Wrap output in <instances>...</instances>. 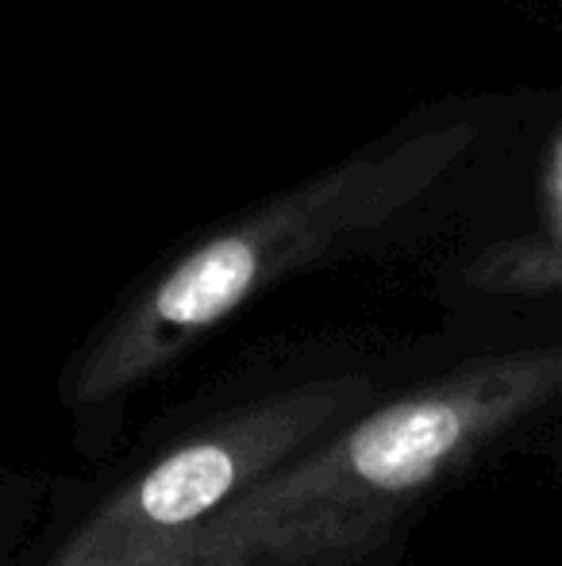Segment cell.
I'll use <instances>...</instances> for the list:
<instances>
[{
	"instance_id": "6da1fadb",
	"label": "cell",
	"mask_w": 562,
	"mask_h": 566,
	"mask_svg": "<svg viewBox=\"0 0 562 566\" xmlns=\"http://www.w3.org/2000/svg\"><path fill=\"white\" fill-rule=\"evenodd\" d=\"M559 405L562 339L455 366L339 424L162 555L227 566H351L374 555L439 485Z\"/></svg>"
},
{
	"instance_id": "7a4b0ae2",
	"label": "cell",
	"mask_w": 562,
	"mask_h": 566,
	"mask_svg": "<svg viewBox=\"0 0 562 566\" xmlns=\"http://www.w3.org/2000/svg\"><path fill=\"white\" fill-rule=\"evenodd\" d=\"M470 119L393 135L263 201L193 243L93 336L62 397L77 417H105L170 370L209 332L285 277L374 243L435 197L478 150Z\"/></svg>"
},
{
	"instance_id": "3957f363",
	"label": "cell",
	"mask_w": 562,
	"mask_h": 566,
	"mask_svg": "<svg viewBox=\"0 0 562 566\" xmlns=\"http://www.w3.org/2000/svg\"><path fill=\"white\" fill-rule=\"evenodd\" d=\"M370 397V378L336 374L274 389L209 420L100 501L51 566H139L170 552L197 524L359 417Z\"/></svg>"
},
{
	"instance_id": "277c9868",
	"label": "cell",
	"mask_w": 562,
	"mask_h": 566,
	"mask_svg": "<svg viewBox=\"0 0 562 566\" xmlns=\"http://www.w3.org/2000/svg\"><path fill=\"white\" fill-rule=\"evenodd\" d=\"M463 285L481 297H562V235L505 239L463 270Z\"/></svg>"
},
{
	"instance_id": "5b68a950",
	"label": "cell",
	"mask_w": 562,
	"mask_h": 566,
	"mask_svg": "<svg viewBox=\"0 0 562 566\" xmlns=\"http://www.w3.org/2000/svg\"><path fill=\"white\" fill-rule=\"evenodd\" d=\"M139 566H227V563H216V559H181V555H162V559H150V563H139Z\"/></svg>"
},
{
	"instance_id": "8992f818",
	"label": "cell",
	"mask_w": 562,
	"mask_h": 566,
	"mask_svg": "<svg viewBox=\"0 0 562 566\" xmlns=\"http://www.w3.org/2000/svg\"><path fill=\"white\" fill-rule=\"evenodd\" d=\"M551 451H555V459H559V470H562V440H555V448H551Z\"/></svg>"
}]
</instances>
